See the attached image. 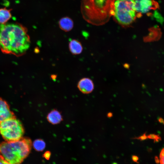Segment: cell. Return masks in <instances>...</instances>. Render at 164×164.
<instances>
[{
	"instance_id": "obj_3",
	"label": "cell",
	"mask_w": 164,
	"mask_h": 164,
	"mask_svg": "<svg viewBox=\"0 0 164 164\" xmlns=\"http://www.w3.org/2000/svg\"><path fill=\"white\" fill-rule=\"evenodd\" d=\"M32 142L27 137L0 143V156L11 164H21L31 150Z\"/></svg>"
},
{
	"instance_id": "obj_1",
	"label": "cell",
	"mask_w": 164,
	"mask_h": 164,
	"mask_svg": "<svg viewBox=\"0 0 164 164\" xmlns=\"http://www.w3.org/2000/svg\"><path fill=\"white\" fill-rule=\"evenodd\" d=\"M30 40L27 29L19 23L0 24V48L2 52L17 56L29 49Z\"/></svg>"
},
{
	"instance_id": "obj_4",
	"label": "cell",
	"mask_w": 164,
	"mask_h": 164,
	"mask_svg": "<svg viewBox=\"0 0 164 164\" xmlns=\"http://www.w3.org/2000/svg\"><path fill=\"white\" fill-rule=\"evenodd\" d=\"M142 15L137 13L133 0H115L114 6V20L124 28L130 26Z\"/></svg>"
},
{
	"instance_id": "obj_6",
	"label": "cell",
	"mask_w": 164,
	"mask_h": 164,
	"mask_svg": "<svg viewBox=\"0 0 164 164\" xmlns=\"http://www.w3.org/2000/svg\"><path fill=\"white\" fill-rule=\"evenodd\" d=\"M136 12L141 15L159 8L158 3L154 0H133Z\"/></svg>"
},
{
	"instance_id": "obj_8",
	"label": "cell",
	"mask_w": 164,
	"mask_h": 164,
	"mask_svg": "<svg viewBox=\"0 0 164 164\" xmlns=\"http://www.w3.org/2000/svg\"><path fill=\"white\" fill-rule=\"evenodd\" d=\"M77 87L79 91L84 94H89L91 93L94 88L92 80L89 78L84 77L78 81Z\"/></svg>"
},
{
	"instance_id": "obj_5",
	"label": "cell",
	"mask_w": 164,
	"mask_h": 164,
	"mask_svg": "<svg viewBox=\"0 0 164 164\" xmlns=\"http://www.w3.org/2000/svg\"><path fill=\"white\" fill-rule=\"evenodd\" d=\"M24 133L22 124L16 117L0 121V134L6 141L18 140Z\"/></svg>"
},
{
	"instance_id": "obj_14",
	"label": "cell",
	"mask_w": 164,
	"mask_h": 164,
	"mask_svg": "<svg viewBox=\"0 0 164 164\" xmlns=\"http://www.w3.org/2000/svg\"><path fill=\"white\" fill-rule=\"evenodd\" d=\"M160 164H164V148L161 151L159 155Z\"/></svg>"
},
{
	"instance_id": "obj_7",
	"label": "cell",
	"mask_w": 164,
	"mask_h": 164,
	"mask_svg": "<svg viewBox=\"0 0 164 164\" xmlns=\"http://www.w3.org/2000/svg\"><path fill=\"white\" fill-rule=\"evenodd\" d=\"M16 117L8 103L0 97V121Z\"/></svg>"
},
{
	"instance_id": "obj_11",
	"label": "cell",
	"mask_w": 164,
	"mask_h": 164,
	"mask_svg": "<svg viewBox=\"0 0 164 164\" xmlns=\"http://www.w3.org/2000/svg\"><path fill=\"white\" fill-rule=\"evenodd\" d=\"M69 49L71 53L74 55L80 54L83 49L80 42L76 39H72L70 41L69 43Z\"/></svg>"
},
{
	"instance_id": "obj_18",
	"label": "cell",
	"mask_w": 164,
	"mask_h": 164,
	"mask_svg": "<svg viewBox=\"0 0 164 164\" xmlns=\"http://www.w3.org/2000/svg\"><path fill=\"white\" fill-rule=\"evenodd\" d=\"M112 164H118L117 163L115 162H114L112 163Z\"/></svg>"
},
{
	"instance_id": "obj_10",
	"label": "cell",
	"mask_w": 164,
	"mask_h": 164,
	"mask_svg": "<svg viewBox=\"0 0 164 164\" xmlns=\"http://www.w3.org/2000/svg\"><path fill=\"white\" fill-rule=\"evenodd\" d=\"M46 118L48 121L53 125L59 124L63 120L61 113L56 109H53L47 114Z\"/></svg>"
},
{
	"instance_id": "obj_9",
	"label": "cell",
	"mask_w": 164,
	"mask_h": 164,
	"mask_svg": "<svg viewBox=\"0 0 164 164\" xmlns=\"http://www.w3.org/2000/svg\"><path fill=\"white\" fill-rule=\"evenodd\" d=\"M58 25L61 29L64 32H68L73 29L74 23L71 18L65 16L60 19L58 22Z\"/></svg>"
},
{
	"instance_id": "obj_12",
	"label": "cell",
	"mask_w": 164,
	"mask_h": 164,
	"mask_svg": "<svg viewBox=\"0 0 164 164\" xmlns=\"http://www.w3.org/2000/svg\"><path fill=\"white\" fill-rule=\"evenodd\" d=\"M11 10L5 8L0 9V24H5L11 18Z\"/></svg>"
},
{
	"instance_id": "obj_2",
	"label": "cell",
	"mask_w": 164,
	"mask_h": 164,
	"mask_svg": "<svg viewBox=\"0 0 164 164\" xmlns=\"http://www.w3.org/2000/svg\"><path fill=\"white\" fill-rule=\"evenodd\" d=\"M115 0H82L80 10L83 18L94 26L105 24L113 15Z\"/></svg>"
},
{
	"instance_id": "obj_16",
	"label": "cell",
	"mask_w": 164,
	"mask_h": 164,
	"mask_svg": "<svg viewBox=\"0 0 164 164\" xmlns=\"http://www.w3.org/2000/svg\"><path fill=\"white\" fill-rule=\"evenodd\" d=\"M132 159L133 162H138L139 158L138 156L133 155L132 156Z\"/></svg>"
},
{
	"instance_id": "obj_17",
	"label": "cell",
	"mask_w": 164,
	"mask_h": 164,
	"mask_svg": "<svg viewBox=\"0 0 164 164\" xmlns=\"http://www.w3.org/2000/svg\"><path fill=\"white\" fill-rule=\"evenodd\" d=\"M0 164H11L0 156Z\"/></svg>"
},
{
	"instance_id": "obj_15",
	"label": "cell",
	"mask_w": 164,
	"mask_h": 164,
	"mask_svg": "<svg viewBox=\"0 0 164 164\" xmlns=\"http://www.w3.org/2000/svg\"><path fill=\"white\" fill-rule=\"evenodd\" d=\"M43 156L46 159L49 160L51 156V153L49 151H47L44 153Z\"/></svg>"
},
{
	"instance_id": "obj_13",
	"label": "cell",
	"mask_w": 164,
	"mask_h": 164,
	"mask_svg": "<svg viewBox=\"0 0 164 164\" xmlns=\"http://www.w3.org/2000/svg\"><path fill=\"white\" fill-rule=\"evenodd\" d=\"M32 145L34 149L36 151L41 152L45 149L46 144L45 142L41 139H37L33 142Z\"/></svg>"
}]
</instances>
